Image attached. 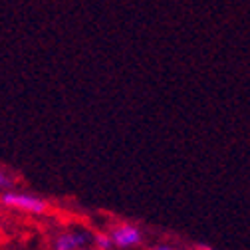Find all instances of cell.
Wrapping results in <instances>:
<instances>
[{"label": "cell", "instance_id": "3", "mask_svg": "<svg viewBox=\"0 0 250 250\" xmlns=\"http://www.w3.org/2000/svg\"><path fill=\"white\" fill-rule=\"evenodd\" d=\"M109 236L113 240V246H119V248H131V246H137L141 242V230L133 225H127V223L113 227Z\"/></svg>", "mask_w": 250, "mask_h": 250}, {"label": "cell", "instance_id": "5", "mask_svg": "<svg viewBox=\"0 0 250 250\" xmlns=\"http://www.w3.org/2000/svg\"><path fill=\"white\" fill-rule=\"evenodd\" d=\"M12 187H14V179L4 169H0V191H12Z\"/></svg>", "mask_w": 250, "mask_h": 250}, {"label": "cell", "instance_id": "6", "mask_svg": "<svg viewBox=\"0 0 250 250\" xmlns=\"http://www.w3.org/2000/svg\"><path fill=\"white\" fill-rule=\"evenodd\" d=\"M153 250H173L171 246H165V244H161V246H155Z\"/></svg>", "mask_w": 250, "mask_h": 250}, {"label": "cell", "instance_id": "2", "mask_svg": "<svg viewBox=\"0 0 250 250\" xmlns=\"http://www.w3.org/2000/svg\"><path fill=\"white\" fill-rule=\"evenodd\" d=\"M89 244H93L91 232L74 229V230H66L58 234V238L54 240V250H83Z\"/></svg>", "mask_w": 250, "mask_h": 250}, {"label": "cell", "instance_id": "1", "mask_svg": "<svg viewBox=\"0 0 250 250\" xmlns=\"http://www.w3.org/2000/svg\"><path fill=\"white\" fill-rule=\"evenodd\" d=\"M0 203L8 208H16L30 214H46L50 210V203L46 199L28 195V193H16V191H4L0 195Z\"/></svg>", "mask_w": 250, "mask_h": 250}, {"label": "cell", "instance_id": "4", "mask_svg": "<svg viewBox=\"0 0 250 250\" xmlns=\"http://www.w3.org/2000/svg\"><path fill=\"white\" fill-rule=\"evenodd\" d=\"M93 246H96V250H111L113 240L105 232H96L93 234Z\"/></svg>", "mask_w": 250, "mask_h": 250}]
</instances>
